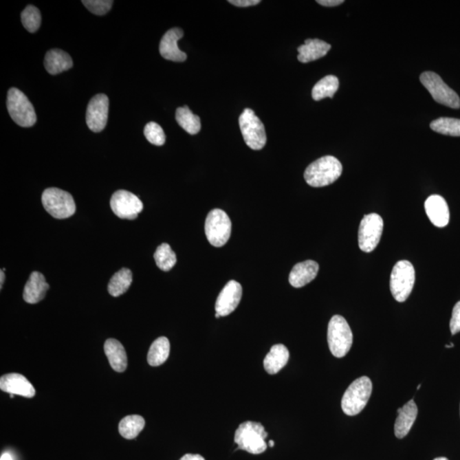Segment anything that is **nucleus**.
I'll list each match as a JSON object with an SVG mask.
<instances>
[{"mask_svg":"<svg viewBox=\"0 0 460 460\" xmlns=\"http://www.w3.org/2000/svg\"><path fill=\"white\" fill-rule=\"evenodd\" d=\"M450 331L452 335H455L460 331V301L454 305V309H452Z\"/></svg>","mask_w":460,"mask_h":460,"instance_id":"obj_35","label":"nucleus"},{"mask_svg":"<svg viewBox=\"0 0 460 460\" xmlns=\"http://www.w3.org/2000/svg\"><path fill=\"white\" fill-rule=\"evenodd\" d=\"M344 2V0H317L319 5L327 7L338 6Z\"/></svg>","mask_w":460,"mask_h":460,"instance_id":"obj_37","label":"nucleus"},{"mask_svg":"<svg viewBox=\"0 0 460 460\" xmlns=\"http://www.w3.org/2000/svg\"><path fill=\"white\" fill-rule=\"evenodd\" d=\"M420 81L433 99L440 105L449 108H460V98L456 92L445 83L442 78L434 72H424L420 76Z\"/></svg>","mask_w":460,"mask_h":460,"instance_id":"obj_10","label":"nucleus"},{"mask_svg":"<svg viewBox=\"0 0 460 460\" xmlns=\"http://www.w3.org/2000/svg\"><path fill=\"white\" fill-rule=\"evenodd\" d=\"M274 441H270V448H274Z\"/></svg>","mask_w":460,"mask_h":460,"instance_id":"obj_41","label":"nucleus"},{"mask_svg":"<svg viewBox=\"0 0 460 460\" xmlns=\"http://www.w3.org/2000/svg\"><path fill=\"white\" fill-rule=\"evenodd\" d=\"M184 31L181 28H174L167 31L160 43V53L164 58L173 62L183 63L187 59V55L178 48L177 42L183 38Z\"/></svg>","mask_w":460,"mask_h":460,"instance_id":"obj_15","label":"nucleus"},{"mask_svg":"<svg viewBox=\"0 0 460 460\" xmlns=\"http://www.w3.org/2000/svg\"><path fill=\"white\" fill-rule=\"evenodd\" d=\"M21 23L30 33H35L41 27V12L34 6H28L21 12Z\"/></svg>","mask_w":460,"mask_h":460,"instance_id":"obj_32","label":"nucleus"},{"mask_svg":"<svg viewBox=\"0 0 460 460\" xmlns=\"http://www.w3.org/2000/svg\"><path fill=\"white\" fill-rule=\"evenodd\" d=\"M289 356L288 349L284 344H276L263 360V366L269 374H276L287 364Z\"/></svg>","mask_w":460,"mask_h":460,"instance_id":"obj_24","label":"nucleus"},{"mask_svg":"<svg viewBox=\"0 0 460 460\" xmlns=\"http://www.w3.org/2000/svg\"><path fill=\"white\" fill-rule=\"evenodd\" d=\"M231 221L227 213L221 209H213L206 217L205 232L209 243L221 248L230 240Z\"/></svg>","mask_w":460,"mask_h":460,"instance_id":"obj_8","label":"nucleus"},{"mask_svg":"<svg viewBox=\"0 0 460 460\" xmlns=\"http://www.w3.org/2000/svg\"><path fill=\"white\" fill-rule=\"evenodd\" d=\"M153 258H155L157 266L163 271H170L177 263L176 254L166 243L159 245Z\"/></svg>","mask_w":460,"mask_h":460,"instance_id":"obj_30","label":"nucleus"},{"mask_svg":"<svg viewBox=\"0 0 460 460\" xmlns=\"http://www.w3.org/2000/svg\"><path fill=\"white\" fill-rule=\"evenodd\" d=\"M424 209L430 222L435 226L444 228L448 226L450 219V212L447 201L441 195L430 196L424 203Z\"/></svg>","mask_w":460,"mask_h":460,"instance_id":"obj_17","label":"nucleus"},{"mask_svg":"<svg viewBox=\"0 0 460 460\" xmlns=\"http://www.w3.org/2000/svg\"><path fill=\"white\" fill-rule=\"evenodd\" d=\"M144 135L151 144L162 146L166 142V135L162 127L155 122H149L144 128Z\"/></svg>","mask_w":460,"mask_h":460,"instance_id":"obj_33","label":"nucleus"},{"mask_svg":"<svg viewBox=\"0 0 460 460\" xmlns=\"http://www.w3.org/2000/svg\"><path fill=\"white\" fill-rule=\"evenodd\" d=\"M7 109L12 119L21 127H31L36 123L37 116L34 106L19 89H10L7 96Z\"/></svg>","mask_w":460,"mask_h":460,"instance_id":"obj_5","label":"nucleus"},{"mask_svg":"<svg viewBox=\"0 0 460 460\" xmlns=\"http://www.w3.org/2000/svg\"><path fill=\"white\" fill-rule=\"evenodd\" d=\"M340 87V81L336 76H328L317 82L312 90V98L320 101L326 98H333Z\"/></svg>","mask_w":460,"mask_h":460,"instance_id":"obj_28","label":"nucleus"},{"mask_svg":"<svg viewBox=\"0 0 460 460\" xmlns=\"http://www.w3.org/2000/svg\"><path fill=\"white\" fill-rule=\"evenodd\" d=\"M327 342L331 354L342 358L351 351L353 334L351 327L343 316L331 317L327 329Z\"/></svg>","mask_w":460,"mask_h":460,"instance_id":"obj_4","label":"nucleus"},{"mask_svg":"<svg viewBox=\"0 0 460 460\" xmlns=\"http://www.w3.org/2000/svg\"><path fill=\"white\" fill-rule=\"evenodd\" d=\"M109 100L105 94H98L91 98L87 110V123L94 133L105 129L108 122Z\"/></svg>","mask_w":460,"mask_h":460,"instance_id":"obj_13","label":"nucleus"},{"mask_svg":"<svg viewBox=\"0 0 460 460\" xmlns=\"http://www.w3.org/2000/svg\"><path fill=\"white\" fill-rule=\"evenodd\" d=\"M242 298V287L237 281H230L217 298L215 309L220 316L230 315L237 309Z\"/></svg>","mask_w":460,"mask_h":460,"instance_id":"obj_14","label":"nucleus"},{"mask_svg":"<svg viewBox=\"0 0 460 460\" xmlns=\"http://www.w3.org/2000/svg\"><path fill=\"white\" fill-rule=\"evenodd\" d=\"M49 288V284L46 283L45 276L41 273L34 271L30 274V280L24 287L23 299L28 304H37L44 299Z\"/></svg>","mask_w":460,"mask_h":460,"instance_id":"obj_20","label":"nucleus"},{"mask_svg":"<svg viewBox=\"0 0 460 460\" xmlns=\"http://www.w3.org/2000/svg\"><path fill=\"white\" fill-rule=\"evenodd\" d=\"M45 67L49 74L56 76V74L72 69L73 60L67 52L62 50H51L46 53Z\"/></svg>","mask_w":460,"mask_h":460,"instance_id":"obj_23","label":"nucleus"},{"mask_svg":"<svg viewBox=\"0 0 460 460\" xmlns=\"http://www.w3.org/2000/svg\"><path fill=\"white\" fill-rule=\"evenodd\" d=\"M145 426V420L140 415L124 417L119 424V432L126 439L137 437Z\"/></svg>","mask_w":460,"mask_h":460,"instance_id":"obj_29","label":"nucleus"},{"mask_svg":"<svg viewBox=\"0 0 460 460\" xmlns=\"http://www.w3.org/2000/svg\"><path fill=\"white\" fill-rule=\"evenodd\" d=\"M229 2L232 3V5L238 7L254 6L259 5V3H261L260 0H230Z\"/></svg>","mask_w":460,"mask_h":460,"instance_id":"obj_36","label":"nucleus"},{"mask_svg":"<svg viewBox=\"0 0 460 460\" xmlns=\"http://www.w3.org/2000/svg\"><path fill=\"white\" fill-rule=\"evenodd\" d=\"M180 460H206V459L203 458L201 455L199 454H187L183 456V457H182Z\"/></svg>","mask_w":460,"mask_h":460,"instance_id":"obj_38","label":"nucleus"},{"mask_svg":"<svg viewBox=\"0 0 460 460\" xmlns=\"http://www.w3.org/2000/svg\"><path fill=\"white\" fill-rule=\"evenodd\" d=\"M268 437L265 427L258 422L247 421L240 424L234 434L238 449L252 454H261L267 449L265 439Z\"/></svg>","mask_w":460,"mask_h":460,"instance_id":"obj_2","label":"nucleus"},{"mask_svg":"<svg viewBox=\"0 0 460 460\" xmlns=\"http://www.w3.org/2000/svg\"><path fill=\"white\" fill-rule=\"evenodd\" d=\"M434 460H448V459L447 458H445V457H439V458L435 459Z\"/></svg>","mask_w":460,"mask_h":460,"instance_id":"obj_42","label":"nucleus"},{"mask_svg":"<svg viewBox=\"0 0 460 460\" xmlns=\"http://www.w3.org/2000/svg\"><path fill=\"white\" fill-rule=\"evenodd\" d=\"M42 204L46 212L55 219H64L76 211L73 196L58 188H49L43 193Z\"/></svg>","mask_w":460,"mask_h":460,"instance_id":"obj_6","label":"nucleus"},{"mask_svg":"<svg viewBox=\"0 0 460 460\" xmlns=\"http://www.w3.org/2000/svg\"><path fill=\"white\" fill-rule=\"evenodd\" d=\"M176 120L178 124L188 134L196 135L201 129V119L193 113L188 106L177 109Z\"/></svg>","mask_w":460,"mask_h":460,"instance_id":"obj_27","label":"nucleus"},{"mask_svg":"<svg viewBox=\"0 0 460 460\" xmlns=\"http://www.w3.org/2000/svg\"><path fill=\"white\" fill-rule=\"evenodd\" d=\"M0 460H13L12 455L9 454V452H5V454H3L1 456V458H0Z\"/></svg>","mask_w":460,"mask_h":460,"instance_id":"obj_39","label":"nucleus"},{"mask_svg":"<svg viewBox=\"0 0 460 460\" xmlns=\"http://www.w3.org/2000/svg\"><path fill=\"white\" fill-rule=\"evenodd\" d=\"M319 272V265L313 260L298 263L289 274V283L292 287L300 288L316 279Z\"/></svg>","mask_w":460,"mask_h":460,"instance_id":"obj_18","label":"nucleus"},{"mask_svg":"<svg viewBox=\"0 0 460 460\" xmlns=\"http://www.w3.org/2000/svg\"><path fill=\"white\" fill-rule=\"evenodd\" d=\"M170 355V342L166 337H160L153 342L148 353V362L151 366L165 363Z\"/></svg>","mask_w":460,"mask_h":460,"instance_id":"obj_25","label":"nucleus"},{"mask_svg":"<svg viewBox=\"0 0 460 460\" xmlns=\"http://www.w3.org/2000/svg\"><path fill=\"white\" fill-rule=\"evenodd\" d=\"M343 166L333 156L322 157L310 164L305 172L306 183L314 188H322L333 184L340 177Z\"/></svg>","mask_w":460,"mask_h":460,"instance_id":"obj_1","label":"nucleus"},{"mask_svg":"<svg viewBox=\"0 0 460 460\" xmlns=\"http://www.w3.org/2000/svg\"><path fill=\"white\" fill-rule=\"evenodd\" d=\"M415 283V270L411 263L402 260L394 266L391 274L390 287L392 295L397 302L408 298Z\"/></svg>","mask_w":460,"mask_h":460,"instance_id":"obj_7","label":"nucleus"},{"mask_svg":"<svg viewBox=\"0 0 460 460\" xmlns=\"http://www.w3.org/2000/svg\"><path fill=\"white\" fill-rule=\"evenodd\" d=\"M384 221L379 214H369L363 217L358 233L359 248L365 252H373L382 237Z\"/></svg>","mask_w":460,"mask_h":460,"instance_id":"obj_11","label":"nucleus"},{"mask_svg":"<svg viewBox=\"0 0 460 460\" xmlns=\"http://www.w3.org/2000/svg\"><path fill=\"white\" fill-rule=\"evenodd\" d=\"M105 351L109 364L118 373H123L127 367V355L124 346L115 338H109L105 344Z\"/></svg>","mask_w":460,"mask_h":460,"instance_id":"obj_22","label":"nucleus"},{"mask_svg":"<svg viewBox=\"0 0 460 460\" xmlns=\"http://www.w3.org/2000/svg\"><path fill=\"white\" fill-rule=\"evenodd\" d=\"M82 3L91 13L98 16L108 13L113 3L111 0H84Z\"/></svg>","mask_w":460,"mask_h":460,"instance_id":"obj_34","label":"nucleus"},{"mask_svg":"<svg viewBox=\"0 0 460 460\" xmlns=\"http://www.w3.org/2000/svg\"><path fill=\"white\" fill-rule=\"evenodd\" d=\"M245 144L253 151H261L267 142L265 126L251 109H245L239 119Z\"/></svg>","mask_w":460,"mask_h":460,"instance_id":"obj_9","label":"nucleus"},{"mask_svg":"<svg viewBox=\"0 0 460 460\" xmlns=\"http://www.w3.org/2000/svg\"><path fill=\"white\" fill-rule=\"evenodd\" d=\"M0 388L10 395H21L27 398L34 397L35 390L30 381L19 373H8L0 379Z\"/></svg>","mask_w":460,"mask_h":460,"instance_id":"obj_16","label":"nucleus"},{"mask_svg":"<svg viewBox=\"0 0 460 460\" xmlns=\"http://www.w3.org/2000/svg\"><path fill=\"white\" fill-rule=\"evenodd\" d=\"M330 49L331 45L320 39H306L305 45L298 48V60L303 63L314 62L325 56Z\"/></svg>","mask_w":460,"mask_h":460,"instance_id":"obj_21","label":"nucleus"},{"mask_svg":"<svg viewBox=\"0 0 460 460\" xmlns=\"http://www.w3.org/2000/svg\"><path fill=\"white\" fill-rule=\"evenodd\" d=\"M420 386H421V384H419V385L418 388H417V390H418V391H419V388H420Z\"/></svg>","mask_w":460,"mask_h":460,"instance_id":"obj_43","label":"nucleus"},{"mask_svg":"<svg viewBox=\"0 0 460 460\" xmlns=\"http://www.w3.org/2000/svg\"><path fill=\"white\" fill-rule=\"evenodd\" d=\"M131 283H133V273H131V271L127 268L121 269L113 274L109 281L108 286L109 294L113 297H119V296L127 292Z\"/></svg>","mask_w":460,"mask_h":460,"instance_id":"obj_26","label":"nucleus"},{"mask_svg":"<svg viewBox=\"0 0 460 460\" xmlns=\"http://www.w3.org/2000/svg\"><path fill=\"white\" fill-rule=\"evenodd\" d=\"M430 128L437 133L460 137V120L454 118H439L430 123Z\"/></svg>","mask_w":460,"mask_h":460,"instance_id":"obj_31","label":"nucleus"},{"mask_svg":"<svg viewBox=\"0 0 460 460\" xmlns=\"http://www.w3.org/2000/svg\"><path fill=\"white\" fill-rule=\"evenodd\" d=\"M110 206L113 213L122 219H135L144 209L140 199L127 190L116 191L112 195Z\"/></svg>","mask_w":460,"mask_h":460,"instance_id":"obj_12","label":"nucleus"},{"mask_svg":"<svg viewBox=\"0 0 460 460\" xmlns=\"http://www.w3.org/2000/svg\"><path fill=\"white\" fill-rule=\"evenodd\" d=\"M398 417L395 422V435L399 439H402L409 433L418 415V408L413 400L406 403L397 410Z\"/></svg>","mask_w":460,"mask_h":460,"instance_id":"obj_19","label":"nucleus"},{"mask_svg":"<svg viewBox=\"0 0 460 460\" xmlns=\"http://www.w3.org/2000/svg\"><path fill=\"white\" fill-rule=\"evenodd\" d=\"M0 279H1V281H0V286H1V289L3 287V281H5V274H3V270H1V272H0Z\"/></svg>","mask_w":460,"mask_h":460,"instance_id":"obj_40","label":"nucleus"},{"mask_svg":"<svg viewBox=\"0 0 460 460\" xmlns=\"http://www.w3.org/2000/svg\"><path fill=\"white\" fill-rule=\"evenodd\" d=\"M373 384L369 377L363 376L349 385L342 398V409L348 416H355L365 408L372 394Z\"/></svg>","mask_w":460,"mask_h":460,"instance_id":"obj_3","label":"nucleus"}]
</instances>
